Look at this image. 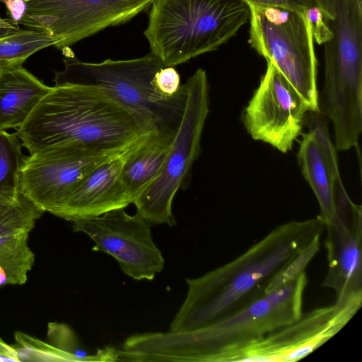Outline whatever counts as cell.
<instances>
[{"mask_svg": "<svg viewBox=\"0 0 362 362\" xmlns=\"http://www.w3.org/2000/svg\"><path fill=\"white\" fill-rule=\"evenodd\" d=\"M325 227L320 216L282 223L232 261L200 277L187 279L186 298L169 331L202 328L262 298L271 282Z\"/></svg>", "mask_w": 362, "mask_h": 362, "instance_id": "cell-1", "label": "cell"}, {"mask_svg": "<svg viewBox=\"0 0 362 362\" xmlns=\"http://www.w3.org/2000/svg\"><path fill=\"white\" fill-rule=\"evenodd\" d=\"M145 132L133 115L105 90L54 85L16 132L30 153L71 145L93 156L121 154Z\"/></svg>", "mask_w": 362, "mask_h": 362, "instance_id": "cell-2", "label": "cell"}, {"mask_svg": "<svg viewBox=\"0 0 362 362\" xmlns=\"http://www.w3.org/2000/svg\"><path fill=\"white\" fill-rule=\"evenodd\" d=\"M308 283L305 272L231 316L200 329L130 336L136 361L230 362L236 354L299 319Z\"/></svg>", "mask_w": 362, "mask_h": 362, "instance_id": "cell-3", "label": "cell"}, {"mask_svg": "<svg viewBox=\"0 0 362 362\" xmlns=\"http://www.w3.org/2000/svg\"><path fill=\"white\" fill-rule=\"evenodd\" d=\"M150 7L144 35L165 66L218 49L250 18L241 0H154Z\"/></svg>", "mask_w": 362, "mask_h": 362, "instance_id": "cell-4", "label": "cell"}, {"mask_svg": "<svg viewBox=\"0 0 362 362\" xmlns=\"http://www.w3.org/2000/svg\"><path fill=\"white\" fill-rule=\"evenodd\" d=\"M63 52L64 68L55 71V85L100 88L125 107L144 132L158 129L177 133L185 105L186 85L182 84L181 90L174 96L160 93L154 77L165 66L153 54L95 63L80 61L70 52Z\"/></svg>", "mask_w": 362, "mask_h": 362, "instance_id": "cell-5", "label": "cell"}, {"mask_svg": "<svg viewBox=\"0 0 362 362\" xmlns=\"http://www.w3.org/2000/svg\"><path fill=\"white\" fill-rule=\"evenodd\" d=\"M335 6L332 37L324 44V107L335 145L346 148L362 132V0H337Z\"/></svg>", "mask_w": 362, "mask_h": 362, "instance_id": "cell-6", "label": "cell"}, {"mask_svg": "<svg viewBox=\"0 0 362 362\" xmlns=\"http://www.w3.org/2000/svg\"><path fill=\"white\" fill-rule=\"evenodd\" d=\"M245 3L250 10L251 47L291 83L310 111L318 112L317 60L305 15L281 6Z\"/></svg>", "mask_w": 362, "mask_h": 362, "instance_id": "cell-7", "label": "cell"}, {"mask_svg": "<svg viewBox=\"0 0 362 362\" xmlns=\"http://www.w3.org/2000/svg\"><path fill=\"white\" fill-rule=\"evenodd\" d=\"M187 95L180 124L158 176L134 201L136 213L149 225L175 224L173 201L188 180L201 150V138L209 112L206 71L198 69L185 82Z\"/></svg>", "mask_w": 362, "mask_h": 362, "instance_id": "cell-8", "label": "cell"}, {"mask_svg": "<svg viewBox=\"0 0 362 362\" xmlns=\"http://www.w3.org/2000/svg\"><path fill=\"white\" fill-rule=\"evenodd\" d=\"M154 0H25L18 23L43 31L63 50L109 27L129 21Z\"/></svg>", "mask_w": 362, "mask_h": 362, "instance_id": "cell-9", "label": "cell"}, {"mask_svg": "<svg viewBox=\"0 0 362 362\" xmlns=\"http://www.w3.org/2000/svg\"><path fill=\"white\" fill-rule=\"evenodd\" d=\"M74 232L87 234L95 243L93 251L114 257L122 272L136 280H152L164 267L161 252L154 243L149 224L137 213L124 208L76 219Z\"/></svg>", "mask_w": 362, "mask_h": 362, "instance_id": "cell-10", "label": "cell"}, {"mask_svg": "<svg viewBox=\"0 0 362 362\" xmlns=\"http://www.w3.org/2000/svg\"><path fill=\"white\" fill-rule=\"evenodd\" d=\"M362 300L337 303L303 313L239 351L232 361L295 362L315 351L351 320Z\"/></svg>", "mask_w": 362, "mask_h": 362, "instance_id": "cell-11", "label": "cell"}, {"mask_svg": "<svg viewBox=\"0 0 362 362\" xmlns=\"http://www.w3.org/2000/svg\"><path fill=\"white\" fill-rule=\"evenodd\" d=\"M267 62L266 71L245 109L243 124L253 139L286 153L301 134L310 109L274 64Z\"/></svg>", "mask_w": 362, "mask_h": 362, "instance_id": "cell-12", "label": "cell"}, {"mask_svg": "<svg viewBox=\"0 0 362 362\" xmlns=\"http://www.w3.org/2000/svg\"><path fill=\"white\" fill-rule=\"evenodd\" d=\"M115 156H93L71 145L46 147L24 158L19 192L53 214L90 171Z\"/></svg>", "mask_w": 362, "mask_h": 362, "instance_id": "cell-13", "label": "cell"}, {"mask_svg": "<svg viewBox=\"0 0 362 362\" xmlns=\"http://www.w3.org/2000/svg\"><path fill=\"white\" fill-rule=\"evenodd\" d=\"M327 273L322 284L337 303L362 300V210L354 202L338 210L326 226Z\"/></svg>", "mask_w": 362, "mask_h": 362, "instance_id": "cell-14", "label": "cell"}, {"mask_svg": "<svg viewBox=\"0 0 362 362\" xmlns=\"http://www.w3.org/2000/svg\"><path fill=\"white\" fill-rule=\"evenodd\" d=\"M308 124L309 131L302 134L297 157L302 174L318 202L319 216L327 226L332 223L337 209L351 200L341 180L337 149L327 123L314 116Z\"/></svg>", "mask_w": 362, "mask_h": 362, "instance_id": "cell-15", "label": "cell"}, {"mask_svg": "<svg viewBox=\"0 0 362 362\" xmlns=\"http://www.w3.org/2000/svg\"><path fill=\"white\" fill-rule=\"evenodd\" d=\"M122 153L105 160L90 171L53 215L74 221L132 204L122 178Z\"/></svg>", "mask_w": 362, "mask_h": 362, "instance_id": "cell-16", "label": "cell"}, {"mask_svg": "<svg viewBox=\"0 0 362 362\" xmlns=\"http://www.w3.org/2000/svg\"><path fill=\"white\" fill-rule=\"evenodd\" d=\"M175 134L151 129L123 152L122 178L132 204L160 174Z\"/></svg>", "mask_w": 362, "mask_h": 362, "instance_id": "cell-17", "label": "cell"}, {"mask_svg": "<svg viewBox=\"0 0 362 362\" xmlns=\"http://www.w3.org/2000/svg\"><path fill=\"white\" fill-rule=\"evenodd\" d=\"M51 88L23 66L0 69V131L23 125Z\"/></svg>", "mask_w": 362, "mask_h": 362, "instance_id": "cell-18", "label": "cell"}, {"mask_svg": "<svg viewBox=\"0 0 362 362\" xmlns=\"http://www.w3.org/2000/svg\"><path fill=\"white\" fill-rule=\"evenodd\" d=\"M29 233L20 232L0 236V287L26 283L35 259L28 245Z\"/></svg>", "mask_w": 362, "mask_h": 362, "instance_id": "cell-19", "label": "cell"}, {"mask_svg": "<svg viewBox=\"0 0 362 362\" xmlns=\"http://www.w3.org/2000/svg\"><path fill=\"white\" fill-rule=\"evenodd\" d=\"M50 46H54V40L43 31L0 30V69L22 66L33 54Z\"/></svg>", "mask_w": 362, "mask_h": 362, "instance_id": "cell-20", "label": "cell"}, {"mask_svg": "<svg viewBox=\"0 0 362 362\" xmlns=\"http://www.w3.org/2000/svg\"><path fill=\"white\" fill-rule=\"evenodd\" d=\"M23 144L16 133L0 131V203H8L20 196V171L25 156Z\"/></svg>", "mask_w": 362, "mask_h": 362, "instance_id": "cell-21", "label": "cell"}, {"mask_svg": "<svg viewBox=\"0 0 362 362\" xmlns=\"http://www.w3.org/2000/svg\"><path fill=\"white\" fill-rule=\"evenodd\" d=\"M44 212L22 194L12 202L0 203V236L30 232Z\"/></svg>", "mask_w": 362, "mask_h": 362, "instance_id": "cell-22", "label": "cell"}, {"mask_svg": "<svg viewBox=\"0 0 362 362\" xmlns=\"http://www.w3.org/2000/svg\"><path fill=\"white\" fill-rule=\"evenodd\" d=\"M16 349L19 361H78L72 355L54 347L49 342L22 332L14 333Z\"/></svg>", "mask_w": 362, "mask_h": 362, "instance_id": "cell-23", "label": "cell"}, {"mask_svg": "<svg viewBox=\"0 0 362 362\" xmlns=\"http://www.w3.org/2000/svg\"><path fill=\"white\" fill-rule=\"evenodd\" d=\"M321 237L318 235L269 284L268 293L291 281L305 272V269L320 250Z\"/></svg>", "mask_w": 362, "mask_h": 362, "instance_id": "cell-24", "label": "cell"}, {"mask_svg": "<svg viewBox=\"0 0 362 362\" xmlns=\"http://www.w3.org/2000/svg\"><path fill=\"white\" fill-rule=\"evenodd\" d=\"M304 15L310 26L314 41L318 45H324L332 38L329 20L319 7L311 5L305 10Z\"/></svg>", "mask_w": 362, "mask_h": 362, "instance_id": "cell-25", "label": "cell"}, {"mask_svg": "<svg viewBox=\"0 0 362 362\" xmlns=\"http://www.w3.org/2000/svg\"><path fill=\"white\" fill-rule=\"evenodd\" d=\"M154 83L157 90L168 97L175 95L182 89L180 75L173 66H164L157 71Z\"/></svg>", "mask_w": 362, "mask_h": 362, "instance_id": "cell-26", "label": "cell"}, {"mask_svg": "<svg viewBox=\"0 0 362 362\" xmlns=\"http://www.w3.org/2000/svg\"><path fill=\"white\" fill-rule=\"evenodd\" d=\"M264 5L278 6L303 13L313 5L311 0H241Z\"/></svg>", "mask_w": 362, "mask_h": 362, "instance_id": "cell-27", "label": "cell"}, {"mask_svg": "<svg viewBox=\"0 0 362 362\" xmlns=\"http://www.w3.org/2000/svg\"><path fill=\"white\" fill-rule=\"evenodd\" d=\"M0 1L5 5L9 19L13 24L18 25V23L25 13V0H0Z\"/></svg>", "mask_w": 362, "mask_h": 362, "instance_id": "cell-28", "label": "cell"}, {"mask_svg": "<svg viewBox=\"0 0 362 362\" xmlns=\"http://www.w3.org/2000/svg\"><path fill=\"white\" fill-rule=\"evenodd\" d=\"M1 361L20 362L14 347L0 337V362Z\"/></svg>", "mask_w": 362, "mask_h": 362, "instance_id": "cell-29", "label": "cell"}, {"mask_svg": "<svg viewBox=\"0 0 362 362\" xmlns=\"http://www.w3.org/2000/svg\"><path fill=\"white\" fill-rule=\"evenodd\" d=\"M336 1L337 0H311L313 4L319 7L329 20L334 18Z\"/></svg>", "mask_w": 362, "mask_h": 362, "instance_id": "cell-30", "label": "cell"}, {"mask_svg": "<svg viewBox=\"0 0 362 362\" xmlns=\"http://www.w3.org/2000/svg\"><path fill=\"white\" fill-rule=\"evenodd\" d=\"M18 28H20L19 25L13 24L9 18H2L0 16V30L16 29Z\"/></svg>", "mask_w": 362, "mask_h": 362, "instance_id": "cell-31", "label": "cell"}]
</instances>
